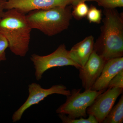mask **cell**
<instances>
[{"label":"cell","instance_id":"cell-1","mask_svg":"<svg viewBox=\"0 0 123 123\" xmlns=\"http://www.w3.org/2000/svg\"><path fill=\"white\" fill-rule=\"evenodd\" d=\"M101 33L94 50L106 60L123 55V15L115 9L104 8Z\"/></svg>","mask_w":123,"mask_h":123},{"label":"cell","instance_id":"cell-2","mask_svg":"<svg viewBox=\"0 0 123 123\" xmlns=\"http://www.w3.org/2000/svg\"><path fill=\"white\" fill-rule=\"evenodd\" d=\"M32 30L25 14L16 9L7 10L0 17V33L6 38L9 48L16 55H26Z\"/></svg>","mask_w":123,"mask_h":123},{"label":"cell","instance_id":"cell-3","mask_svg":"<svg viewBox=\"0 0 123 123\" xmlns=\"http://www.w3.org/2000/svg\"><path fill=\"white\" fill-rule=\"evenodd\" d=\"M72 5L31 11L26 15L31 29L52 36L67 30L73 17Z\"/></svg>","mask_w":123,"mask_h":123},{"label":"cell","instance_id":"cell-4","mask_svg":"<svg viewBox=\"0 0 123 123\" xmlns=\"http://www.w3.org/2000/svg\"><path fill=\"white\" fill-rule=\"evenodd\" d=\"M106 90L97 91L89 89L81 92L80 89H73L70 95L67 96L66 102L57 108L56 112L68 115L71 119L86 118L87 116V108Z\"/></svg>","mask_w":123,"mask_h":123},{"label":"cell","instance_id":"cell-5","mask_svg":"<svg viewBox=\"0 0 123 123\" xmlns=\"http://www.w3.org/2000/svg\"><path fill=\"white\" fill-rule=\"evenodd\" d=\"M31 60L34 66L36 78L37 81L41 79L46 71L52 68L66 66H73L78 69L80 68L70 58L69 50L64 44H61L50 55L40 56L33 54Z\"/></svg>","mask_w":123,"mask_h":123},{"label":"cell","instance_id":"cell-6","mask_svg":"<svg viewBox=\"0 0 123 123\" xmlns=\"http://www.w3.org/2000/svg\"><path fill=\"white\" fill-rule=\"evenodd\" d=\"M29 96L26 101L13 115L12 120L13 123L19 121L27 109L33 105L38 104L49 95L57 94L67 97L71 93V91L67 90V88L63 85H55L49 89H46L36 83L29 85Z\"/></svg>","mask_w":123,"mask_h":123},{"label":"cell","instance_id":"cell-7","mask_svg":"<svg viewBox=\"0 0 123 123\" xmlns=\"http://www.w3.org/2000/svg\"><path fill=\"white\" fill-rule=\"evenodd\" d=\"M107 89L99 95L86 110L87 114L94 116L98 123H103L118 97L123 93V88Z\"/></svg>","mask_w":123,"mask_h":123},{"label":"cell","instance_id":"cell-8","mask_svg":"<svg viewBox=\"0 0 123 123\" xmlns=\"http://www.w3.org/2000/svg\"><path fill=\"white\" fill-rule=\"evenodd\" d=\"M107 61L93 50L85 64L79 69V77L85 90L91 89L101 75Z\"/></svg>","mask_w":123,"mask_h":123},{"label":"cell","instance_id":"cell-9","mask_svg":"<svg viewBox=\"0 0 123 123\" xmlns=\"http://www.w3.org/2000/svg\"><path fill=\"white\" fill-rule=\"evenodd\" d=\"M72 0H6L5 9H15L25 13L37 10L66 6Z\"/></svg>","mask_w":123,"mask_h":123},{"label":"cell","instance_id":"cell-10","mask_svg":"<svg viewBox=\"0 0 123 123\" xmlns=\"http://www.w3.org/2000/svg\"><path fill=\"white\" fill-rule=\"evenodd\" d=\"M123 69V57L113 58L106 62L101 75L91 89L93 90H106L111 80Z\"/></svg>","mask_w":123,"mask_h":123},{"label":"cell","instance_id":"cell-11","mask_svg":"<svg viewBox=\"0 0 123 123\" xmlns=\"http://www.w3.org/2000/svg\"><path fill=\"white\" fill-rule=\"evenodd\" d=\"M94 39L89 36L75 44L69 51V56L81 68L84 66L94 50Z\"/></svg>","mask_w":123,"mask_h":123},{"label":"cell","instance_id":"cell-12","mask_svg":"<svg viewBox=\"0 0 123 123\" xmlns=\"http://www.w3.org/2000/svg\"><path fill=\"white\" fill-rule=\"evenodd\" d=\"M123 122V95L117 104L113 106L103 123H122Z\"/></svg>","mask_w":123,"mask_h":123},{"label":"cell","instance_id":"cell-13","mask_svg":"<svg viewBox=\"0 0 123 123\" xmlns=\"http://www.w3.org/2000/svg\"><path fill=\"white\" fill-rule=\"evenodd\" d=\"M72 8L73 10L72 12V16L78 20L86 17L89 9L88 5L85 2H80Z\"/></svg>","mask_w":123,"mask_h":123},{"label":"cell","instance_id":"cell-14","mask_svg":"<svg viewBox=\"0 0 123 123\" xmlns=\"http://www.w3.org/2000/svg\"><path fill=\"white\" fill-rule=\"evenodd\" d=\"M59 116L63 123H98L93 116L89 115L88 118L80 117L79 119H71L64 114H59Z\"/></svg>","mask_w":123,"mask_h":123},{"label":"cell","instance_id":"cell-15","mask_svg":"<svg viewBox=\"0 0 123 123\" xmlns=\"http://www.w3.org/2000/svg\"><path fill=\"white\" fill-rule=\"evenodd\" d=\"M87 19L90 23L100 24L102 18V11L94 6L91 5L89 8L86 16Z\"/></svg>","mask_w":123,"mask_h":123},{"label":"cell","instance_id":"cell-16","mask_svg":"<svg viewBox=\"0 0 123 123\" xmlns=\"http://www.w3.org/2000/svg\"><path fill=\"white\" fill-rule=\"evenodd\" d=\"M99 6L105 9H115L123 7V0H97L95 1Z\"/></svg>","mask_w":123,"mask_h":123},{"label":"cell","instance_id":"cell-17","mask_svg":"<svg viewBox=\"0 0 123 123\" xmlns=\"http://www.w3.org/2000/svg\"><path fill=\"white\" fill-rule=\"evenodd\" d=\"M113 88L123 89V69L120 71L108 84L107 88Z\"/></svg>","mask_w":123,"mask_h":123},{"label":"cell","instance_id":"cell-18","mask_svg":"<svg viewBox=\"0 0 123 123\" xmlns=\"http://www.w3.org/2000/svg\"><path fill=\"white\" fill-rule=\"evenodd\" d=\"M8 47V40L4 35L0 33V64L1 62L7 60L6 50Z\"/></svg>","mask_w":123,"mask_h":123},{"label":"cell","instance_id":"cell-19","mask_svg":"<svg viewBox=\"0 0 123 123\" xmlns=\"http://www.w3.org/2000/svg\"><path fill=\"white\" fill-rule=\"evenodd\" d=\"M6 0H0V17L5 10V4Z\"/></svg>","mask_w":123,"mask_h":123},{"label":"cell","instance_id":"cell-20","mask_svg":"<svg viewBox=\"0 0 123 123\" xmlns=\"http://www.w3.org/2000/svg\"><path fill=\"white\" fill-rule=\"evenodd\" d=\"M96 0H72L71 5L72 7H73L80 2H86V1H95Z\"/></svg>","mask_w":123,"mask_h":123}]
</instances>
